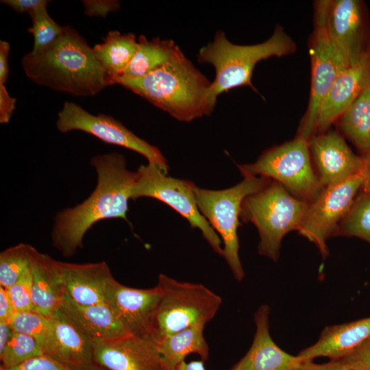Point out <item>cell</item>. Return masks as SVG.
Here are the masks:
<instances>
[{
    "mask_svg": "<svg viewBox=\"0 0 370 370\" xmlns=\"http://www.w3.org/2000/svg\"><path fill=\"white\" fill-rule=\"evenodd\" d=\"M370 336V317L324 328L319 340L298 356L307 360L326 357L338 360L352 352Z\"/></svg>",
    "mask_w": 370,
    "mask_h": 370,
    "instance_id": "obj_21",
    "label": "cell"
},
{
    "mask_svg": "<svg viewBox=\"0 0 370 370\" xmlns=\"http://www.w3.org/2000/svg\"><path fill=\"white\" fill-rule=\"evenodd\" d=\"M42 354L72 370H101L93 341L60 309L49 317Z\"/></svg>",
    "mask_w": 370,
    "mask_h": 370,
    "instance_id": "obj_14",
    "label": "cell"
},
{
    "mask_svg": "<svg viewBox=\"0 0 370 370\" xmlns=\"http://www.w3.org/2000/svg\"><path fill=\"white\" fill-rule=\"evenodd\" d=\"M90 164L97 175L95 190L81 204L57 213L51 241L65 257H71L82 246L86 232L97 222L123 219L126 214L131 191L138 173L128 170L125 157L116 152L92 157Z\"/></svg>",
    "mask_w": 370,
    "mask_h": 370,
    "instance_id": "obj_1",
    "label": "cell"
},
{
    "mask_svg": "<svg viewBox=\"0 0 370 370\" xmlns=\"http://www.w3.org/2000/svg\"><path fill=\"white\" fill-rule=\"evenodd\" d=\"M14 333L9 323L0 322V353H1Z\"/></svg>",
    "mask_w": 370,
    "mask_h": 370,
    "instance_id": "obj_44",
    "label": "cell"
},
{
    "mask_svg": "<svg viewBox=\"0 0 370 370\" xmlns=\"http://www.w3.org/2000/svg\"><path fill=\"white\" fill-rule=\"evenodd\" d=\"M1 2L10 6L17 13L27 12L30 16L40 9L47 8L49 1L46 0H3Z\"/></svg>",
    "mask_w": 370,
    "mask_h": 370,
    "instance_id": "obj_37",
    "label": "cell"
},
{
    "mask_svg": "<svg viewBox=\"0 0 370 370\" xmlns=\"http://www.w3.org/2000/svg\"><path fill=\"white\" fill-rule=\"evenodd\" d=\"M93 343L95 361L104 370H171L151 338L128 334Z\"/></svg>",
    "mask_w": 370,
    "mask_h": 370,
    "instance_id": "obj_15",
    "label": "cell"
},
{
    "mask_svg": "<svg viewBox=\"0 0 370 370\" xmlns=\"http://www.w3.org/2000/svg\"><path fill=\"white\" fill-rule=\"evenodd\" d=\"M5 370H72L45 356L32 358L14 368Z\"/></svg>",
    "mask_w": 370,
    "mask_h": 370,
    "instance_id": "obj_35",
    "label": "cell"
},
{
    "mask_svg": "<svg viewBox=\"0 0 370 370\" xmlns=\"http://www.w3.org/2000/svg\"><path fill=\"white\" fill-rule=\"evenodd\" d=\"M180 50L172 40L158 37L149 40L140 35L132 61L114 84L119 80L136 79L149 73L169 61Z\"/></svg>",
    "mask_w": 370,
    "mask_h": 370,
    "instance_id": "obj_26",
    "label": "cell"
},
{
    "mask_svg": "<svg viewBox=\"0 0 370 370\" xmlns=\"http://www.w3.org/2000/svg\"><path fill=\"white\" fill-rule=\"evenodd\" d=\"M101 370H104V369H101Z\"/></svg>",
    "mask_w": 370,
    "mask_h": 370,
    "instance_id": "obj_45",
    "label": "cell"
},
{
    "mask_svg": "<svg viewBox=\"0 0 370 370\" xmlns=\"http://www.w3.org/2000/svg\"><path fill=\"white\" fill-rule=\"evenodd\" d=\"M206 325H193L156 343L161 356L171 370H176L190 354H198L204 362L208 360L209 347L204 336Z\"/></svg>",
    "mask_w": 370,
    "mask_h": 370,
    "instance_id": "obj_25",
    "label": "cell"
},
{
    "mask_svg": "<svg viewBox=\"0 0 370 370\" xmlns=\"http://www.w3.org/2000/svg\"><path fill=\"white\" fill-rule=\"evenodd\" d=\"M16 102V99L9 95L4 84H0V123L7 124L10 122Z\"/></svg>",
    "mask_w": 370,
    "mask_h": 370,
    "instance_id": "obj_38",
    "label": "cell"
},
{
    "mask_svg": "<svg viewBox=\"0 0 370 370\" xmlns=\"http://www.w3.org/2000/svg\"><path fill=\"white\" fill-rule=\"evenodd\" d=\"M105 297L106 302L130 334L150 338V323L160 298L156 286L132 288L121 284L112 276L107 284Z\"/></svg>",
    "mask_w": 370,
    "mask_h": 370,
    "instance_id": "obj_17",
    "label": "cell"
},
{
    "mask_svg": "<svg viewBox=\"0 0 370 370\" xmlns=\"http://www.w3.org/2000/svg\"><path fill=\"white\" fill-rule=\"evenodd\" d=\"M352 370H370V336L340 360Z\"/></svg>",
    "mask_w": 370,
    "mask_h": 370,
    "instance_id": "obj_34",
    "label": "cell"
},
{
    "mask_svg": "<svg viewBox=\"0 0 370 370\" xmlns=\"http://www.w3.org/2000/svg\"><path fill=\"white\" fill-rule=\"evenodd\" d=\"M60 308L93 342L110 340L130 334L106 302L81 305L66 293Z\"/></svg>",
    "mask_w": 370,
    "mask_h": 370,
    "instance_id": "obj_23",
    "label": "cell"
},
{
    "mask_svg": "<svg viewBox=\"0 0 370 370\" xmlns=\"http://www.w3.org/2000/svg\"><path fill=\"white\" fill-rule=\"evenodd\" d=\"M66 293L76 303L94 305L106 303V289L113 276L105 261L70 263L60 261Z\"/></svg>",
    "mask_w": 370,
    "mask_h": 370,
    "instance_id": "obj_20",
    "label": "cell"
},
{
    "mask_svg": "<svg viewBox=\"0 0 370 370\" xmlns=\"http://www.w3.org/2000/svg\"><path fill=\"white\" fill-rule=\"evenodd\" d=\"M308 204L273 180L243 200L240 218L243 222L252 223L258 229V253L261 256L273 261L278 260L284 236L298 230Z\"/></svg>",
    "mask_w": 370,
    "mask_h": 370,
    "instance_id": "obj_6",
    "label": "cell"
},
{
    "mask_svg": "<svg viewBox=\"0 0 370 370\" xmlns=\"http://www.w3.org/2000/svg\"><path fill=\"white\" fill-rule=\"evenodd\" d=\"M22 66L34 82L77 97L95 96L110 86L92 47L69 26L48 47L25 55Z\"/></svg>",
    "mask_w": 370,
    "mask_h": 370,
    "instance_id": "obj_2",
    "label": "cell"
},
{
    "mask_svg": "<svg viewBox=\"0 0 370 370\" xmlns=\"http://www.w3.org/2000/svg\"><path fill=\"white\" fill-rule=\"evenodd\" d=\"M56 126L62 133L82 131L104 143L137 152L147 160L148 164L168 174L169 166L161 151L112 116L103 114L93 115L77 104L66 101L58 114Z\"/></svg>",
    "mask_w": 370,
    "mask_h": 370,
    "instance_id": "obj_13",
    "label": "cell"
},
{
    "mask_svg": "<svg viewBox=\"0 0 370 370\" xmlns=\"http://www.w3.org/2000/svg\"><path fill=\"white\" fill-rule=\"evenodd\" d=\"M327 33L349 66L370 57V21L360 0H320L314 3Z\"/></svg>",
    "mask_w": 370,
    "mask_h": 370,
    "instance_id": "obj_10",
    "label": "cell"
},
{
    "mask_svg": "<svg viewBox=\"0 0 370 370\" xmlns=\"http://www.w3.org/2000/svg\"><path fill=\"white\" fill-rule=\"evenodd\" d=\"M236 185L224 190L195 188V197L201 214L219 236L223 255L234 278L241 281L245 277L240 257L238 228L241 205L249 195L265 187L271 180L262 176L244 175Z\"/></svg>",
    "mask_w": 370,
    "mask_h": 370,
    "instance_id": "obj_7",
    "label": "cell"
},
{
    "mask_svg": "<svg viewBox=\"0 0 370 370\" xmlns=\"http://www.w3.org/2000/svg\"><path fill=\"white\" fill-rule=\"evenodd\" d=\"M238 167L243 176L272 179L293 196L308 203L323 188L312 164L308 140L298 136L265 150L254 163Z\"/></svg>",
    "mask_w": 370,
    "mask_h": 370,
    "instance_id": "obj_8",
    "label": "cell"
},
{
    "mask_svg": "<svg viewBox=\"0 0 370 370\" xmlns=\"http://www.w3.org/2000/svg\"><path fill=\"white\" fill-rule=\"evenodd\" d=\"M40 355H42V347L36 338L14 332L0 353L1 367L5 369H12Z\"/></svg>",
    "mask_w": 370,
    "mask_h": 370,
    "instance_id": "obj_30",
    "label": "cell"
},
{
    "mask_svg": "<svg viewBox=\"0 0 370 370\" xmlns=\"http://www.w3.org/2000/svg\"><path fill=\"white\" fill-rule=\"evenodd\" d=\"M84 14L89 16L106 17L110 12L117 11L120 3L115 0H85L83 1Z\"/></svg>",
    "mask_w": 370,
    "mask_h": 370,
    "instance_id": "obj_36",
    "label": "cell"
},
{
    "mask_svg": "<svg viewBox=\"0 0 370 370\" xmlns=\"http://www.w3.org/2000/svg\"><path fill=\"white\" fill-rule=\"evenodd\" d=\"M9 324L14 332L36 338L42 347L49 328V317L36 310H27L16 312Z\"/></svg>",
    "mask_w": 370,
    "mask_h": 370,
    "instance_id": "obj_32",
    "label": "cell"
},
{
    "mask_svg": "<svg viewBox=\"0 0 370 370\" xmlns=\"http://www.w3.org/2000/svg\"><path fill=\"white\" fill-rule=\"evenodd\" d=\"M38 251L32 245L19 243L0 254V286L5 288L16 283L28 270Z\"/></svg>",
    "mask_w": 370,
    "mask_h": 370,
    "instance_id": "obj_28",
    "label": "cell"
},
{
    "mask_svg": "<svg viewBox=\"0 0 370 370\" xmlns=\"http://www.w3.org/2000/svg\"><path fill=\"white\" fill-rule=\"evenodd\" d=\"M308 49L311 63L310 97L296 135L307 140L315 134L321 106L335 80L350 66L330 40L321 16L314 12Z\"/></svg>",
    "mask_w": 370,
    "mask_h": 370,
    "instance_id": "obj_11",
    "label": "cell"
},
{
    "mask_svg": "<svg viewBox=\"0 0 370 370\" xmlns=\"http://www.w3.org/2000/svg\"><path fill=\"white\" fill-rule=\"evenodd\" d=\"M30 271L34 306L36 311L49 317L60 308L66 295L60 261L38 251Z\"/></svg>",
    "mask_w": 370,
    "mask_h": 370,
    "instance_id": "obj_22",
    "label": "cell"
},
{
    "mask_svg": "<svg viewBox=\"0 0 370 370\" xmlns=\"http://www.w3.org/2000/svg\"><path fill=\"white\" fill-rule=\"evenodd\" d=\"M295 51V43L279 25L267 40L250 45L234 44L223 31H217L212 42L201 47L197 55L199 63L210 64L215 70L209 90L210 105L214 108L219 95L234 88L249 86L257 92L251 82L256 64L261 60L288 56Z\"/></svg>",
    "mask_w": 370,
    "mask_h": 370,
    "instance_id": "obj_4",
    "label": "cell"
},
{
    "mask_svg": "<svg viewBox=\"0 0 370 370\" xmlns=\"http://www.w3.org/2000/svg\"><path fill=\"white\" fill-rule=\"evenodd\" d=\"M32 278L30 268L13 285L8 288L16 312L35 310L32 297Z\"/></svg>",
    "mask_w": 370,
    "mask_h": 370,
    "instance_id": "obj_33",
    "label": "cell"
},
{
    "mask_svg": "<svg viewBox=\"0 0 370 370\" xmlns=\"http://www.w3.org/2000/svg\"><path fill=\"white\" fill-rule=\"evenodd\" d=\"M176 370H206L204 362L200 360H193L190 362L186 361L181 363ZM230 370H244L239 361Z\"/></svg>",
    "mask_w": 370,
    "mask_h": 370,
    "instance_id": "obj_43",
    "label": "cell"
},
{
    "mask_svg": "<svg viewBox=\"0 0 370 370\" xmlns=\"http://www.w3.org/2000/svg\"><path fill=\"white\" fill-rule=\"evenodd\" d=\"M361 156L362 158V167L360 173L362 182L360 192L370 195V154Z\"/></svg>",
    "mask_w": 370,
    "mask_h": 370,
    "instance_id": "obj_41",
    "label": "cell"
},
{
    "mask_svg": "<svg viewBox=\"0 0 370 370\" xmlns=\"http://www.w3.org/2000/svg\"><path fill=\"white\" fill-rule=\"evenodd\" d=\"M312 162L323 187L360 173L362 158L356 155L338 132L328 130L308 140Z\"/></svg>",
    "mask_w": 370,
    "mask_h": 370,
    "instance_id": "obj_16",
    "label": "cell"
},
{
    "mask_svg": "<svg viewBox=\"0 0 370 370\" xmlns=\"http://www.w3.org/2000/svg\"><path fill=\"white\" fill-rule=\"evenodd\" d=\"M338 132L349 140L361 156L370 154V87L335 122Z\"/></svg>",
    "mask_w": 370,
    "mask_h": 370,
    "instance_id": "obj_27",
    "label": "cell"
},
{
    "mask_svg": "<svg viewBox=\"0 0 370 370\" xmlns=\"http://www.w3.org/2000/svg\"><path fill=\"white\" fill-rule=\"evenodd\" d=\"M336 235L354 236L370 243V195L360 192L340 223Z\"/></svg>",
    "mask_w": 370,
    "mask_h": 370,
    "instance_id": "obj_29",
    "label": "cell"
},
{
    "mask_svg": "<svg viewBox=\"0 0 370 370\" xmlns=\"http://www.w3.org/2000/svg\"><path fill=\"white\" fill-rule=\"evenodd\" d=\"M10 44L5 40L0 41V84H4L9 75Z\"/></svg>",
    "mask_w": 370,
    "mask_h": 370,
    "instance_id": "obj_40",
    "label": "cell"
},
{
    "mask_svg": "<svg viewBox=\"0 0 370 370\" xmlns=\"http://www.w3.org/2000/svg\"><path fill=\"white\" fill-rule=\"evenodd\" d=\"M210 82L180 49L169 61L136 79L118 81L174 119L182 122L208 116Z\"/></svg>",
    "mask_w": 370,
    "mask_h": 370,
    "instance_id": "obj_3",
    "label": "cell"
},
{
    "mask_svg": "<svg viewBox=\"0 0 370 370\" xmlns=\"http://www.w3.org/2000/svg\"><path fill=\"white\" fill-rule=\"evenodd\" d=\"M15 313L8 289L0 286V322L9 323Z\"/></svg>",
    "mask_w": 370,
    "mask_h": 370,
    "instance_id": "obj_39",
    "label": "cell"
},
{
    "mask_svg": "<svg viewBox=\"0 0 370 370\" xmlns=\"http://www.w3.org/2000/svg\"><path fill=\"white\" fill-rule=\"evenodd\" d=\"M138 47V38L132 33L110 31L101 43L95 45L94 53L105 71L110 85L125 71Z\"/></svg>",
    "mask_w": 370,
    "mask_h": 370,
    "instance_id": "obj_24",
    "label": "cell"
},
{
    "mask_svg": "<svg viewBox=\"0 0 370 370\" xmlns=\"http://www.w3.org/2000/svg\"><path fill=\"white\" fill-rule=\"evenodd\" d=\"M29 16L32 25L28 32L34 38L32 51H39L48 47L62 34L64 27L55 22L48 14L47 8L40 9Z\"/></svg>",
    "mask_w": 370,
    "mask_h": 370,
    "instance_id": "obj_31",
    "label": "cell"
},
{
    "mask_svg": "<svg viewBox=\"0 0 370 370\" xmlns=\"http://www.w3.org/2000/svg\"><path fill=\"white\" fill-rule=\"evenodd\" d=\"M156 286L160 298L149 328V337L156 343L193 325L206 324L222 304L221 297L206 286L165 274L158 275Z\"/></svg>",
    "mask_w": 370,
    "mask_h": 370,
    "instance_id": "obj_5",
    "label": "cell"
},
{
    "mask_svg": "<svg viewBox=\"0 0 370 370\" xmlns=\"http://www.w3.org/2000/svg\"><path fill=\"white\" fill-rule=\"evenodd\" d=\"M269 307L262 305L254 314L256 332L246 354L239 360L244 370H308L312 360L282 349L269 332Z\"/></svg>",
    "mask_w": 370,
    "mask_h": 370,
    "instance_id": "obj_18",
    "label": "cell"
},
{
    "mask_svg": "<svg viewBox=\"0 0 370 370\" xmlns=\"http://www.w3.org/2000/svg\"><path fill=\"white\" fill-rule=\"evenodd\" d=\"M362 182L359 173L323 187L308 204L297 231L317 246L323 257L328 255V239L336 235L340 223L350 210L360 190Z\"/></svg>",
    "mask_w": 370,
    "mask_h": 370,
    "instance_id": "obj_12",
    "label": "cell"
},
{
    "mask_svg": "<svg viewBox=\"0 0 370 370\" xmlns=\"http://www.w3.org/2000/svg\"><path fill=\"white\" fill-rule=\"evenodd\" d=\"M131 191V199L151 197L160 201L185 218L192 228L199 229L218 254L223 255L222 241L200 212L195 197V184L189 180L167 176L153 164L140 165Z\"/></svg>",
    "mask_w": 370,
    "mask_h": 370,
    "instance_id": "obj_9",
    "label": "cell"
},
{
    "mask_svg": "<svg viewBox=\"0 0 370 370\" xmlns=\"http://www.w3.org/2000/svg\"><path fill=\"white\" fill-rule=\"evenodd\" d=\"M308 370H352L339 360H330L323 364L310 363Z\"/></svg>",
    "mask_w": 370,
    "mask_h": 370,
    "instance_id": "obj_42",
    "label": "cell"
},
{
    "mask_svg": "<svg viewBox=\"0 0 370 370\" xmlns=\"http://www.w3.org/2000/svg\"><path fill=\"white\" fill-rule=\"evenodd\" d=\"M369 87L370 57L349 66L338 76L321 106L314 134L330 130L331 125Z\"/></svg>",
    "mask_w": 370,
    "mask_h": 370,
    "instance_id": "obj_19",
    "label": "cell"
}]
</instances>
